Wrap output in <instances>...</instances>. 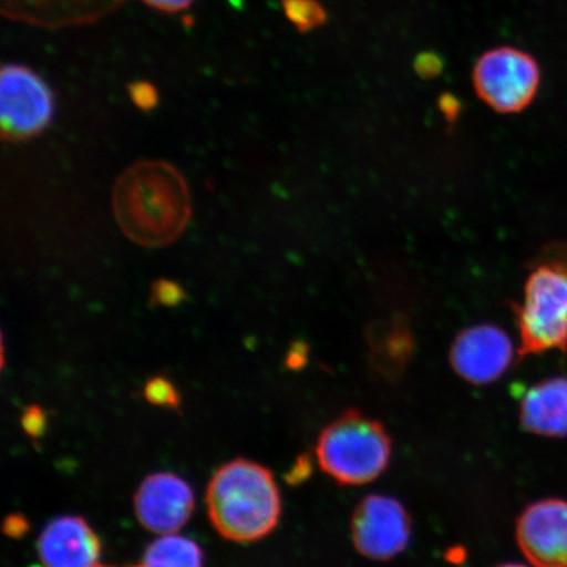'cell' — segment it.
Listing matches in <instances>:
<instances>
[{
  "label": "cell",
  "instance_id": "cell-17",
  "mask_svg": "<svg viewBox=\"0 0 567 567\" xmlns=\"http://www.w3.org/2000/svg\"><path fill=\"white\" fill-rule=\"evenodd\" d=\"M188 300L186 289L172 279H158L152 284L148 307L176 308Z\"/></svg>",
  "mask_w": 567,
  "mask_h": 567
},
{
  "label": "cell",
  "instance_id": "cell-6",
  "mask_svg": "<svg viewBox=\"0 0 567 567\" xmlns=\"http://www.w3.org/2000/svg\"><path fill=\"white\" fill-rule=\"evenodd\" d=\"M54 94L44 78L31 68L6 63L0 70V126L4 141L39 136L51 125Z\"/></svg>",
  "mask_w": 567,
  "mask_h": 567
},
{
  "label": "cell",
  "instance_id": "cell-21",
  "mask_svg": "<svg viewBox=\"0 0 567 567\" xmlns=\"http://www.w3.org/2000/svg\"><path fill=\"white\" fill-rule=\"evenodd\" d=\"M47 417L40 408H30L23 415V427L28 435L39 437L45 431Z\"/></svg>",
  "mask_w": 567,
  "mask_h": 567
},
{
  "label": "cell",
  "instance_id": "cell-12",
  "mask_svg": "<svg viewBox=\"0 0 567 567\" xmlns=\"http://www.w3.org/2000/svg\"><path fill=\"white\" fill-rule=\"evenodd\" d=\"M38 549L44 567H96L102 545L82 517L61 516L42 530Z\"/></svg>",
  "mask_w": 567,
  "mask_h": 567
},
{
  "label": "cell",
  "instance_id": "cell-3",
  "mask_svg": "<svg viewBox=\"0 0 567 567\" xmlns=\"http://www.w3.org/2000/svg\"><path fill=\"white\" fill-rule=\"evenodd\" d=\"M316 453L321 470L339 485L360 486L386 471L392 439L380 421L350 409L326 425Z\"/></svg>",
  "mask_w": 567,
  "mask_h": 567
},
{
  "label": "cell",
  "instance_id": "cell-9",
  "mask_svg": "<svg viewBox=\"0 0 567 567\" xmlns=\"http://www.w3.org/2000/svg\"><path fill=\"white\" fill-rule=\"evenodd\" d=\"M516 542L535 567H567V501L542 499L524 508Z\"/></svg>",
  "mask_w": 567,
  "mask_h": 567
},
{
  "label": "cell",
  "instance_id": "cell-10",
  "mask_svg": "<svg viewBox=\"0 0 567 567\" xmlns=\"http://www.w3.org/2000/svg\"><path fill=\"white\" fill-rule=\"evenodd\" d=\"M134 506L142 526L168 535L188 522L195 496L187 482L175 474L155 473L142 482Z\"/></svg>",
  "mask_w": 567,
  "mask_h": 567
},
{
  "label": "cell",
  "instance_id": "cell-15",
  "mask_svg": "<svg viewBox=\"0 0 567 567\" xmlns=\"http://www.w3.org/2000/svg\"><path fill=\"white\" fill-rule=\"evenodd\" d=\"M413 343L406 330L396 329L375 339L372 347L373 368L381 378L399 379L408 367Z\"/></svg>",
  "mask_w": 567,
  "mask_h": 567
},
{
  "label": "cell",
  "instance_id": "cell-16",
  "mask_svg": "<svg viewBox=\"0 0 567 567\" xmlns=\"http://www.w3.org/2000/svg\"><path fill=\"white\" fill-rule=\"evenodd\" d=\"M284 16L300 33L318 30L328 21V11L318 0H281Z\"/></svg>",
  "mask_w": 567,
  "mask_h": 567
},
{
  "label": "cell",
  "instance_id": "cell-4",
  "mask_svg": "<svg viewBox=\"0 0 567 567\" xmlns=\"http://www.w3.org/2000/svg\"><path fill=\"white\" fill-rule=\"evenodd\" d=\"M520 357L567 352V260L551 258L528 276L523 302L515 307Z\"/></svg>",
  "mask_w": 567,
  "mask_h": 567
},
{
  "label": "cell",
  "instance_id": "cell-26",
  "mask_svg": "<svg viewBox=\"0 0 567 567\" xmlns=\"http://www.w3.org/2000/svg\"><path fill=\"white\" fill-rule=\"evenodd\" d=\"M309 460L305 461L301 460L299 461V465H297V467H295L293 472H292V482H296L297 478L301 477V480L305 478V474L307 473H310V470H307V467L309 466Z\"/></svg>",
  "mask_w": 567,
  "mask_h": 567
},
{
  "label": "cell",
  "instance_id": "cell-11",
  "mask_svg": "<svg viewBox=\"0 0 567 567\" xmlns=\"http://www.w3.org/2000/svg\"><path fill=\"white\" fill-rule=\"evenodd\" d=\"M126 0H2L6 19L32 27L59 28L94 24L122 7Z\"/></svg>",
  "mask_w": 567,
  "mask_h": 567
},
{
  "label": "cell",
  "instance_id": "cell-1",
  "mask_svg": "<svg viewBox=\"0 0 567 567\" xmlns=\"http://www.w3.org/2000/svg\"><path fill=\"white\" fill-rule=\"evenodd\" d=\"M120 229L134 244L165 247L186 231L193 202L186 177L166 161H140L124 169L112 190Z\"/></svg>",
  "mask_w": 567,
  "mask_h": 567
},
{
  "label": "cell",
  "instance_id": "cell-27",
  "mask_svg": "<svg viewBox=\"0 0 567 567\" xmlns=\"http://www.w3.org/2000/svg\"><path fill=\"white\" fill-rule=\"evenodd\" d=\"M498 567H528V566L522 565V564H505V565H501Z\"/></svg>",
  "mask_w": 567,
  "mask_h": 567
},
{
  "label": "cell",
  "instance_id": "cell-7",
  "mask_svg": "<svg viewBox=\"0 0 567 567\" xmlns=\"http://www.w3.org/2000/svg\"><path fill=\"white\" fill-rule=\"evenodd\" d=\"M354 548L374 561H389L408 548L411 517L405 506L392 496L368 495L351 517Z\"/></svg>",
  "mask_w": 567,
  "mask_h": 567
},
{
  "label": "cell",
  "instance_id": "cell-22",
  "mask_svg": "<svg viewBox=\"0 0 567 567\" xmlns=\"http://www.w3.org/2000/svg\"><path fill=\"white\" fill-rule=\"evenodd\" d=\"M141 2L155 11L175 16L193 7L195 0H141Z\"/></svg>",
  "mask_w": 567,
  "mask_h": 567
},
{
  "label": "cell",
  "instance_id": "cell-2",
  "mask_svg": "<svg viewBox=\"0 0 567 567\" xmlns=\"http://www.w3.org/2000/svg\"><path fill=\"white\" fill-rule=\"evenodd\" d=\"M213 526L238 543L260 540L278 526L281 499L271 472L247 460L219 467L207 491Z\"/></svg>",
  "mask_w": 567,
  "mask_h": 567
},
{
  "label": "cell",
  "instance_id": "cell-25",
  "mask_svg": "<svg viewBox=\"0 0 567 567\" xmlns=\"http://www.w3.org/2000/svg\"><path fill=\"white\" fill-rule=\"evenodd\" d=\"M303 346L296 344L295 349L288 354V364L292 368L303 364Z\"/></svg>",
  "mask_w": 567,
  "mask_h": 567
},
{
  "label": "cell",
  "instance_id": "cell-19",
  "mask_svg": "<svg viewBox=\"0 0 567 567\" xmlns=\"http://www.w3.org/2000/svg\"><path fill=\"white\" fill-rule=\"evenodd\" d=\"M131 101L142 112H151L159 104V91L153 83L136 81L127 86Z\"/></svg>",
  "mask_w": 567,
  "mask_h": 567
},
{
  "label": "cell",
  "instance_id": "cell-28",
  "mask_svg": "<svg viewBox=\"0 0 567 567\" xmlns=\"http://www.w3.org/2000/svg\"><path fill=\"white\" fill-rule=\"evenodd\" d=\"M96 567H101V566H96Z\"/></svg>",
  "mask_w": 567,
  "mask_h": 567
},
{
  "label": "cell",
  "instance_id": "cell-23",
  "mask_svg": "<svg viewBox=\"0 0 567 567\" xmlns=\"http://www.w3.org/2000/svg\"><path fill=\"white\" fill-rule=\"evenodd\" d=\"M28 528V524L20 516H11L9 520L6 522V530L7 534L11 536H21L24 534V530Z\"/></svg>",
  "mask_w": 567,
  "mask_h": 567
},
{
  "label": "cell",
  "instance_id": "cell-13",
  "mask_svg": "<svg viewBox=\"0 0 567 567\" xmlns=\"http://www.w3.org/2000/svg\"><path fill=\"white\" fill-rule=\"evenodd\" d=\"M522 427L544 437L567 436V378L537 382L524 393L519 408Z\"/></svg>",
  "mask_w": 567,
  "mask_h": 567
},
{
  "label": "cell",
  "instance_id": "cell-14",
  "mask_svg": "<svg viewBox=\"0 0 567 567\" xmlns=\"http://www.w3.org/2000/svg\"><path fill=\"white\" fill-rule=\"evenodd\" d=\"M204 555L187 537L165 535L148 545L140 567H203Z\"/></svg>",
  "mask_w": 567,
  "mask_h": 567
},
{
  "label": "cell",
  "instance_id": "cell-5",
  "mask_svg": "<svg viewBox=\"0 0 567 567\" xmlns=\"http://www.w3.org/2000/svg\"><path fill=\"white\" fill-rule=\"evenodd\" d=\"M542 83L534 55L514 47L491 49L473 69V86L481 101L501 113H517L534 102Z\"/></svg>",
  "mask_w": 567,
  "mask_h": 567
},
{
  "label": "cell",
  "instance_id": "cell-20",
  "mask_svg": "<svg viewBox=\"0 0 567 567\" xmlns=\"http://www.w3.org/2000/svg\"><path fill=\"white\" fill-rule=\"evenodd\" d=\"M444 68L442 56L435 52H422L416 55L414 69L417 75L422 78H435L441 75Z\"/></svg>",
  "mask_w": 567,
  "mask_h": 567
},
{
  "label": "cell",
  "instance_id": "cell-8",
  "mask_svg": "<svg viewBox=\"0 0 567 567\" xmlns=\"http://www.w3.org/2000/svg\"><path fill=\"white\" fill-rule=\"evenodd\" d=\"M514 359L512 338L494 324L473 326L460 332L450 353L453 371L474 385H488L499 380Z\"/></svg>",
  "mask_w": 567,
  "mask_h": 567
},
{
  "label": "cell",
  "instance_id": "cell-18",
  "mask_svg": "<svg viewBox=\"0 0 567 567\" xmlns=\"http://www.w3.org/2000/svg\"><path fill=\"white\" fill-rule=\"evenodd\" d=\"M145 396L155 406L177 409L181 405V395L176 388L165 378H155L147 382Z\"/></svg>",
  "mask_w": 567,
  "mask_h": 567
},
{
  "label": "cell",
  "instance_id": "cell-24",
  "mask_svg": "<svg viewBox=\"0 0 567 567\" xmlns=\"http://www.w3.org/2000/svg\"><path fill=\"white\" fill-rule=\"evenodd\" d=\"M441 105L449 116H455L460 109L456 99L450 95H445L441 99Z\"/></svg>",
  "mask_w": 567,
  "mask_h": 567
}]
</instances>
